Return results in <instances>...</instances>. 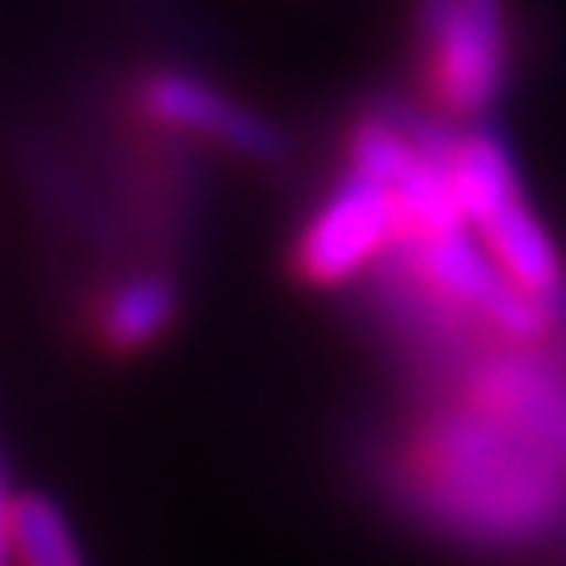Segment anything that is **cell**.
<instances>
[{
    "label": "cell",
    "instance_id": "6da1fadb",
    "mask_svg": "<svg viewBox=\"0 0 566 566\" xmlns=\"http://www.w3.org/2000/svg\"><path fill=\"white\" fill-rule=\"evenodd\" d=\"M382 486L416 524L472 547H528L566 528V468L453 392L392 434Z\"/></svg>",
    "mask_w": 566,
    "mask_h": 566
},
{
    "label": "cell",
    "instance_id": "7a4b0ae2",
    "mask_svg": "<svg viewBox=\"0 0 566 566\" xmlns=\"http://www.w3.org/2000/svg\"><path fill=\"white\" fill-rule=\"evenodd\" d=\"M420 104L453 128H486L520 71L515 0H406Z\"/></svg>",
    "mask_w": 566,
    "mask_h": 566
},
{
    "label": "cell",
    "instance_id": "3957f363",
    "mask_svg": "<svg viewBox=\"0 0 566 566\" xmlns=\"http://www.w3.org/2000/svg\"><path fill=\"white\" fill-rule=\"evenodd\" d=\"M453 189L463 203L468 232L486 245V255L520 283L528 297H538L566 316V255L557 237L547 232L538 208L524 193V175L515 151L501 133L463 128L453 147Z\"/></svg>",
    "mask_w": 566,
    "mask_h": 566
},
{
    "label": "cell",
    "instance_id": "277c9868",
    "mask_svg": "<svg viewBox=\"0 0 566 566\" xmlns=\"http://www.w3.org/2000/svg\"><path fill=\"white\" fill-rule=\"evenodd\" d=\"M123 104L137 123H147L156 137L189 142V147H212L232 161L251 166H279L289 156V137L279 123L255 109L251 99L237 91L208 81L203 71L189 66H142L137 76L123 85Z\"/></svg>",
    "mask_w": 566,
    "mask_h": 566
},
{
    "label": "cell",
    "instance_id": "5b68a950",
    "mask_svg": "<svg viewBox=\"0 0 566 566\" xmlns=\"http://www.w3.org/2000/svg\"><path fill=\"white\" fill-rule=\"evenodd\" d=\"M406 245V218L392 189L359 170H340V180L322 189L289 241V270L316 293L368 283Z\"/></svg>",
    "mask_w": 566,
    "mask_h": 566
},
{
    "label": "cell",
    "instance_id": "8992f818",
    "mask_svg": "<svg viewBox=\"0 0 566 566\" xmlns=\"http://www.w3.org/2000/svg\"><path fill=\"white\" fill-rule=\"evenodd\" d=\"M180 274L166 264H133L118 279L99 283V293L85 303V335L114 359H133V354L161 345L180 326Z\"/></svg>",
    "mask_w": 566,
    "mask_h": 566
},
{
    "label": "cell",
    "instance_id": "52a82bcc",
    "mask_svg": "<svg viewBox=\"0 0 566 566\" xmlns=\"http://www.w3.org/2000/svg\"><path fill=\"white\" fill-rule=\"evenodd\" d=\"M14 566H85L76 528L43 491H20L14 501Z\"/></svg>",
    "mask_w": 566,
    "mask_h": 566
},
{
    "label": "cell",
    "instance_id": "ba28073f",
    "mask_svg": "<svg viewBox=\"0 0 566 566\" xmlns=\"http://www.w3.org/2000/svg\"><path fill=\"white\" fill-rule=\"evenodd\" d=\"M14 495L6 486V472H0V566H14Z\"/></svg>",
    "mask_w": 566,
    "mask_h": 566
}]
</instances>
